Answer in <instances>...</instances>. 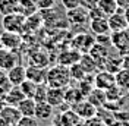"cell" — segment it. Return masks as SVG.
I'll list each match as a JSON object with an SVG mask.
<instances>
[{
  "instance_id": "obj_21",
  "label": "cell",
  "mask_w": 129,
  "mask_h": 126,
  "mask_svg": "<svg viewBox=\"0 0 129 126\" xmlns=\"http://www.w3.org/2000/svg\"><path fill=\"white\" fill-rule=\"evenodd\" d=\"M114 82L120 89H129V69L120 68L119 71L114 73Z\"/></svg>"
},
{
  "instance_id": "obj_9",
  "label": "cell",
  "mask_w": 129,
  "mask_h": 126,
  "mask_svg": "<svg viewBox=\"0 0 129 126\" xmlns=\"http://www.w3.org/2000/svg\"><path fill=\"white\" fill-rule=\"evenodd\" d=\"M95 44V37H91L89 34H79L73 40V46L79 53H89V50Z\"/></svg>"
},
{
  "instance_id": "obj_15",
  "label": "cell",
  "mask_w": 129,
  "mask_h": 126,
  "mask_svg": "<svg viewBox=\"0 0 129 126\" xmlns=\"http://www.w3.org/2000/svg\"><path fill=\"white\" fill-rule=\"evenodd\" d=\"M35 106H37V101L34 98L25 97L16 107H18V110L21 111V114L25 116V117H35Z\"/></svg>"
},
{
  "instance_id": "obj_5",
  "label": "cell",
  "mask_w": 129,
  "mask_h": 126,
  "mask_svg": "<svg viewBox=\"0 0 129 126\" xmlns=\"http://www.w3.org/2000/svg\"><path fill=\"white\" fill-rule=\"evenodd\" d=\"M112 47L116 48L120 54L129 51V32L125 31H119V32H112Z\"/></svg>"
},
{
  "instance_id": "obj_12",
  "label": "cell",
  "mask_w": 129,
  "mask_h": 126,
  "mask_svg": "<svg viewBox=\"0 0 129 126\" xmlns=\"http://www.w3.org/2000/svg\"><path fill=\"white\" fill-rule=\"evenodd\" d=\"M46 101L53 106L59 107L64 103V88H53L47 87V94H46Z\"/></svg>"
},
{
  "instance_id": "obj_10",
  "label": "cell",
  "mask_w": 129,
  "mask_h": 126,
  "mask_svg": "<svg viewBox=\"0 0 129 126\" xmlns=\"http://www.w3.org/2000/svg\"><path fill=\"white\" fill-rule=\"evenodd\" d=\"M113 85H116V82H114V73H112V72L101 71L94 76V87L98 88V89L106 91Z\"/></svg>"
},
{
  "instance_id": "obj_25",
  "label": "cell",
  "mask_w": 129,
  "mask_h": 126,
  "mask_svg": "<svg viewBox=\"0 0 129 126\" xmlns=\"http://www.w3.org/2000/svg\"><path fill=\"white\" fill-rule=\"evenodd\" d=\"M69 72H71V79H73V81H82V79L87 76V73H85V71L82 69V66L79 65V62L75 63V65H71V68H69Z\"/></svg>"
},
{
  "instance_id": "obj_3",
  "label": "cell",
  "mask_w": 129,
  "mask_h": 126,
  "mask_svg": "<svg viewBox=\"0 0 129 126\" xmlns=\"http://www.w3.org/2000/svg\"><path fill=\"white\" fill-rule=\"evenodd\" d=\"M21 117H22V114L16 106L6 104L0 110V126H16Z\"/></svg>"
},
{
  "instance_id": "obj_29",
  "label": "cell",
  "mask_w": 129,
  "mask_h": 126,
  "mask_svg": "<svg viewBox=\"0 0 129 126\" xmlns=\"http://www.w3.org/2000/svg\"><path fill=\"white\" fill-rule=\"evenodd\" d=\"M0 87L6 88V89H9V88L12 87L8 81V73L3 71V69H0Z\"/></svg>"
},
{
  "instance_id": "obj_6",
  "label": "cell",
  "mask_w": 129,
  "mask_h": 126,
  "mask_svg": "<svg viewBox=\"0 0 129 126\" xmlns=\"http://www.w3.org/2000/svg\"><path fill=\"white\" fill-rule=\"evenodd\" d=\"M22 44V37L21 34L10 31H5L3 34H0V47L9 48V50H16L21 47Z\"/></svg>"
},
{
  "instance_id": "obj_1",
  "label": "cell",
  "mask_w": 129,
  "mask_h": 126,
  "mask_svg": "<svg viewBox=\"0 0 129 126\" xmlns=\"http://www.w3.org/2000/svg\"><path fill=\"white\" fill-rule=\"evenodd\" d=\"M71 84V72L64 65H56L47 71L46 85L53 88H66Z\"/></svg>"
},
{
  "instance_id": "obj_27",
  "label": "cell",
  "mask_w": 129,
  "mask_h": 126,
  "mask_svg": "<svg viewBox=\"0 0 129 126\" xmlns=\"http://www.w3.org/2000/svg\"><path fill=\"white\" fill-rule=\"evenodd\" d=\"M16 126H40V125H38V119L37 117H25V116H22Z\"/></svg>"
},
{
  "instance_id": "obj_8",
  "label": "cell",
  "mask_w": 129,
  "mask_h": 126,
  "mask_svg": "<svg viewBox=\"0 0 129 126\" xmlns=\"http://www.w3.org/2000/svg\"><path fill=\"white\" fill-rule=\"evenodd\" d=\"M68 19L72 25H85L87 22H89L88 9L84 6L71 9V10H68Z\"/></svg>"
},
{
  "instance_id": "obj_11",
  "label": "cell",
  "mask_w": 129,
  "mask_h": 126,
  "mask_svg": "<svg viewBox=\"0 0 129 126\" xmlns=\"http://www.w3.org/2000/svg\"><path fill=\"white\" fill-rule=\"evenodd\" d=\"M8 73V81L12 87H19L25 79H26V68H24L22 65H16L10 71L6 72Z\"/></svg>"
},
{
  "instance_id": "obj_32",
  "label": "cell",
  "mask_w": 129,
  "mask_h": 126,
  "mask_svg": "<svg viewBox=\"0 0 129 126\" xmlns=\"http://www.w3.org/2000/svg\"><path fill=\"white\" fill-rule=\"evenodd\" d=\"M122 68L123 69H129V51L122 54Z\"/></svg>"
},
{
  "instance_id": "obj_37",
  "label": "cell",
  "mask_w": 129,
  "mask_h": 126,
  "mask_svg": "<svg viewBox=\"0 0 129 126\" xmlns=\"http://www.w3.org/2000/svg\"><path fill=\"white\" fill-rule=\"evenodd\" d=\"M128 92H129V89H128Z\"/></svg>"
},
{
  "instance_id": "obj_14",
  "label": "cell",
  "mask_w": 129,
  "mask_h": 126,
  "mask_svg": "<svg viewBox=\"0 0 129 126\" xmlns=\"http://www.w3.org/2000/svg\"><path fill=\"white\" fill-rule=\"evenodd\" d=\"M46 78H47V71L41 66H29L26 68V79L32 81L35 84H46Z\"/></svg>"
},
{
  "instance_id": "obj_13",
  "label": "cell",
  "mask_w": 129,
  "mask_h": 126,
  "mask_svg": "<svg viewBox=\"0 0 129 126\" xmlns=\"http://www.w3.org/2000/svg\"><path fill=\"white\" fill-rule=\"evenodd\" d=\"M73 107V111L82 119H92L94 117V114H95V106L94 104H91V103L87 100V101H79L78 104H75L72 106Z\"/></svg>"
},
{
  "instance_id": "obj_4",
  "label": "cell",
  "mask_w": 129,
  "mask_h": 126,
  "mask_svg": "<svg viewBox=\"0 0 129 126\" xmlns=\"http://www.w3.org/2000/svg\"><path fill=\"white\" fill-rule=\"evenodd\" d=\"M16 65H19V56L15 50L0 47V69L8 72Z\"/></svg>"
},
{
  "instance_id": "obj_17",
  "label": "cell",
  "mask_w": 129,
  "mask_h": 126,
  "mask_svg": "<svg viewBox=\"0 0 129 126\" xmlns=\"http://www.w3.org/2000/svg\"><path fill=\"white\" fill-rule=\"evenodd\" d=\"M53 111H54L53 106H50L47 101H40L35 106V117L40 120H47V119H51Z\"/></svg>"
},
{
  "instance_id": "obj_7",
  "label": "cell",
  "mask_w": 129,
  "mask_h": 126,
  "mask_svg": "<svg viewBox=\"0 0 129 126\" xmlns=\"http://www.w3.org/2000/svg\"><path fill=\"white\" fill-rule=\"evenodd\" d=\"M107 22H109V28L112 32H119V31H125L129 25L126 22V18H125V13L123 10H117L116 13H113L107 18Z\"/></svg>"
},
{
  "instance_id": "obj_30",
  "label": "cell",
  "mask_w": 129,
  "mask_h": 126,
  "mask_svg": "<svg viewBox=\"0 0 129 126\" xmlns=\"http://www.w3.org/2000/svg\"><path fill=\"white\" fill-rule=\"evenodd\" d=\"M6 92H8L6 88L0 87V110L6 106Z\"/></svg>"
},
{
  "instance_id": "obj_18",
  "label": "cell",
  "mask_w": 129,
  "mask_h": 126,
  "mask_svg": "<svg viewBox=\"0 0 129 126\" xmlns=\"http://www.w3.org/2000/svg\"><path fill=\"white\" fill-rule=\"evenodd\" d=\"M25 98V94L19 87H10L6 92V104L9 106H18Z\"/></svg>"
},
{
  "instance_id": "obj_24",
  "label": "cell",
  "mask_w": 129,
  "mask_h": 126,
  "mask_svg": "<svg viewBox=\"0 0 129 126\" xmlns=\"http://www.w3.org/2000/svg\"><path fill=\"white\" fill-rule=\"evenodd\" d=\"M37 87H38V84H35L32 81H28V79H25L24 82L19 85V88L22 89V92L25 94V97H28V98H34L35 91H37Z\"/></svg>"
},
{
  "instance_id": "obj_34",
  "label": "cell",
  "mask_w": 129,
  "mask_h": 126,
  "mask_svg": "<svg viewBox=\"0 0 129 126\" xmlns=\"http://www.w3.org/2000/svg\"><path fill=\"white\" fill-rule=\"evenodd\" d=\"M88 126H106L100 119H97V117H92V119H89V122H88Z\"/></svg>"
},
{
  "instance_id": "obj_36",
  "label": "cell",
  "mask_w": 129,
  "mask_h": 126,
  "mask_svg": "<svg viewBox=\"0 0 129 126\" xmlns=\"http://www.w3.org/2000/svg\"><path fill=\"white\" fill-rule=\"evenodd\" d=\"M56 2H62V0H56Z\"/></svg>"
},
{
  "instance_id": "obj_20",
  "label": "cell",
  "mask_w": 129,
  "mask_h": 126,
  "mask_svg": "<svg viewBox=\"0 0 129 126\" xmlns=\"http://www.w3.org/2000/svg\"><path fill=\"white\" fill-rule=\"evenodd\" d=\"M79 65L82 66V69L85 71V73H87V75H89V73H94V71H95L97 66H98V63L95 62V59L89 54V53H84V54L81 56Z\"/></svg>"
},
{
  "instance_id": "obj_33",
  "label": "cell",
  "mask_w": 129,
  "mask_h": 126,
  "mask_svg": "<svg viewBox=\"0 0 129 126\" xmlns=\"http://www.w3.org/2000/svg\"><path fill=\"white\" fill-rule=\"evenodd\" d=\"M116 3H117V8L120 10H125V9L129 8V0H116Z\"/></svg>"
},
{
  "instance_id": "obj_19",
  "label": "cell",
  "mask_w": 129,
  "mask_h": 126,
  "mask_svg": "<svg viewBox=\"0 0 129 126\" xmlns=\"http://www.w3.org/2000/svg\"><path fill=\"white\" fill-rule=\"evenodd\" d=\"M19 13V0H0V15Z\"/></svg>"
},
{
  "instance_id": "obj_23",
  "label": "cell",
  "mask_w": 129,
  "mask_h": 126,
  "mask_svg": "<svg viewBox=\"0 0 129 126\" xmlns=\"http://www.w3.org/2000/svg\"><path fill=\"white\" fill-rule=\"evenodd\" d=\"M37 10L35 6V0H19V13L24 16H32Z\"/></svg>"
},
{
  "instance_id": "obj_28",
  "label": "cell",
  "mask_w": 129,
  "mask_h": 126,
  "mask_svg": "<svg viewBox=\"0 0 129 126\" xmlns=\"http://www.w3.org/2000/svg\"><path fill=\"white\" fill-rule=\"evenodd\" d=\"M60 3L64 6L66 10H71V9H75V8L82 6V0H62Z\"/></svg>"
},
{
  "instance_id": "obj_31",
  "label": "cell",
  "mask_w": 129,
  "mask_h": 126,
  "mask_svg": "<svg viewBox=\"0 0 129 126\" xmlns=\"http://www.w3.org/2000/svg\"><path fill=\"white\" fill-rule=\"evenodd\" d=\"M98 2L100 0H82V6L87 9H91V8H94V6H97Z\"/></svg>"
},
{
  "instance_id": "obj_26",
  "label": "cell",
  "mask_w": 129,
  "mask_h": 126,
  "mask_svg": "<svg viewBox=\"0 0 129 126\" xmlns=\"http://www.w3.org/2000/svg\"><path fill=\"white\" fill-rule=\"evenodd\" d=\"M56 0H35V6L40 10H48L54 6Z\"/></svg>"
},
{
  "instance_id": "obj_35",
  "label": "cell",
  "mask_w": 129,
  "mask_h": 126,
  "mask_svg": "<svg viewBox=\"0 0 129 126\" xmlns=\"http://www.w3.org/2000/svg\"><path fill=\"white\" fill-rule=\"evenodd\" d=\"M123 13H125V18H126V22H128V25H129V8H128V9H125V10H123Z\"/></svg>"
},
{
  "instance_id": "obj_2",
  "label": "cell",
  "mask_w": 129,
  "mask_h": 126,
  "mask_svg": "<svg viewBox=\"0 0 129 126\" xmlns=\"http://www.w3.org/2000/svg\"><path fill=\"white\" fill-rule=\"evenodd\" d=\"M2 25L5 31L16 32L21 34L24 31L25 25H26V16H24L22 13H12V15H6L2 19Z\"/></svg>"
},
{
  "instance_id": "obj_22",
  "label": "cell",
  "mask_w": 129,
  "mask_h": 126,
  "mask_svg": "<svg viewBox=\"0 0 129 126\" xmlns=\"http://www.w3.org/2000/svg\"><path fill=\"white\" fill-rule=\"evenodd\" d=\"M97 6L101 9V12H103L107 18H109L110 15H113V13H116V12L119 10L116 0H100Z\"/></svg>"
},
{
  "instance_id": "obj_16",
  "label": "cell",
  "mask_w": 129,
  "mask_h": 126,
  "mask_svg": "<svg viewBox=\"0 0 129 126\" xmlns=\"http://www.w3.org/2000/svg\"><path fill=\"white\" fill-rule=\"evenodd\" d=\"M89 28L94 32V35H104V34H110V28H109V22L107 18H101V19H91L89 21Z\"/></svg>"
}]
</instances>
